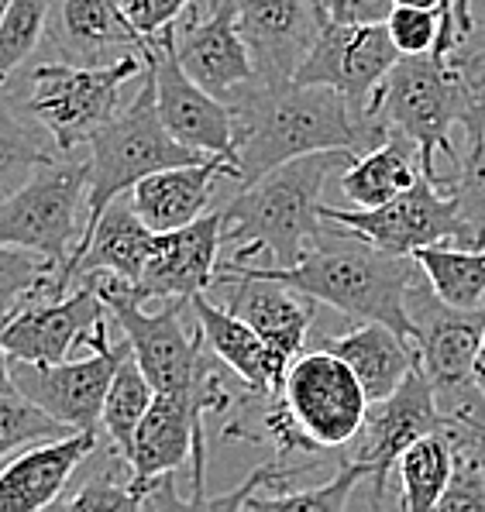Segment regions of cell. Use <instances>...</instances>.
I'll return each mask as SVG.
<instances>
[{"mask_svg": "<svg viewBox=\"0 0 485 512\" xmlns=\"http://www.w3.org/2000/svg\"><path fill=\"white\" fill-rule=\"evenodd\" d=\"M320 217L338 220V224L351 227L365 241L379 244V248L393 251V255H413V251L427 248V244H448V241L479 248L475 231L468 227L465 214L458 210V200L441 189V176H430L424 169H420L417 183L403 189L400 196H393L389 203H382V207L341 210L320 203Z\"/></svg>", "mask_w": 485, "mask_h": 512, "instance_id": "cell-11", "label": "cell"}, {"mask_svg": "<svg viewBox=\"0 0 485 512\" xmlns=\"http://www.w3.org/2000/svg\"><path fill=\"white\" fill-rule=\"evenodd\" d=\"M393 35H389L386 21L379 25H338V21H324L314 49L300 62L293 80L296 83H320L338 90L348 107L358 117H369V104L379 93L382 80L389 69L400 62Z\"/></svg>", "mask_w": 485, "mask_h": 512, "instance_id": "cell-12", "label": "cell"}, {"mask_svg": "<svg viewBox=\"0 0 485 512\" xmlns=\"http://www.w3.org/2000/svg\"><path fill=\"white\" fill-rule=\"evenodd\" d=\"M145 69V55H128L114 66L42 62L28 73L31 93L25 97V114L49 131L62 155H69L73 148L90 145V138L121 110V86Z\"/></svg>", "mask_w": 485, "mask_h": 512, "instance_id": "cell-8", "label": "cell"}, {"mask_svg": "<svg viewBox=\"0 0 485 512\" xmlns=\"http://www.w3.org/2000/svg\"><path fill=\"white\" fill-rule=\"evenodd\" d=\"M224 179L238 183V165L224 159V155H210L203 162L172 165V169H159L145 176L131 189V203L155 234L176 231V227H186L207 214L214 189Z\"/></svg>", "mask_w": 485, "mask_h": 512, "instance_id": "cell-22", "label": "cell"}, {"mask_svg": "<svg viewBox=\"0 0 485 512\" xmlns=\"http://www.w3.org/2000/svg\"><path fill=\"white\" fill-rule=\"evenodd\" d=\"M234 110V165L238 186H248L310 152L351 148L369 152L389 138L379 117H358L338 90L320 83H262L248 86Z\"/></svg>", "mask_w": 485, "mask_h": 512, "instance_id": "cell-1", "label": "cell"}, {"mask_svg": "<svg viewBox=\"0 0 485 512\" xmlns=\"http://www.w3.org/2000/svg\"><path fill=\"white\" fill-rule=\"evenodd\" d=\"M210 155L183 145L169 135L155 104V80L145 69V83L128 107H121L97 135L90 138V189H86V224L83 234L97 224V217L117 200L131 193L145 176L172 165L203 162Z\"/></svg>", "mask_w": 485, "mask_h": 512, "instance_id": "cell-5", "label": "cell"}, {"mask_svg": "<svg viewBox=\"0 0 485 512\" xmlns=\"http://www.w3.org/2000/svg\"><path fill=\"white\" fill-rule=\"evenodd\" d=\"M455 451H472L485 461V423H444Z\"/></svg>", "mask_w": 485, "mask_h": 512, "instance_id": "cell-41", "label": "cell"}, {"mask_svg": "<svg viewBox=\"0 0 485 512\" xmlns=\"http://www.w3.org/2000/svg\"><path fill=\"white\" fill-rule=\"evenodd\" d=\"M59 265L38 251L0 244V320L18 313L31 299H45L56 282Z\"/></svg>", "mask_w": 485, "mask_h": 512, "instance_id": "cell-32", "label": "cell"}, {"mask_svg": "<svg viewBox=\"0 0 485 512\" xmlns=\"http://www.w3.org/2000/svg\"><path fill=\"white\" fill-rule=\"evenodd\" d=\"M193 4L197 0H117L121 14L145 38V45L155 42L166 28H176L190 14Z\"/></svg>", "mask_w": 485, "mask_h": 512, "instance_id": "cell-39", "label": "cell"}, {"mask_svg": "<svg viewBox=\"0 0 485 512\" xmlns=\"http://www.w3.org/2000/svg\"><path fill=\"white\" fill-rule=\"evenodd\" d=\"M111 317L93 279H76L73 293L59 299H31L4 320V348L18 361L56 365L73 348H86L90 334Z\"/></svg>", "mask_w": 485, "mask_h": 512, "instance_id": "cell-17", "label": "cell"}, {"mask_svg": "<svg viewBox=\"0 0 485 512\" xmlns=\"http://www.w3.org/2000/svg\"><path fill=\"white\" fill-rule=\"evenodd\" d=\"M396 475H400V506L406 512H434L455 475V447L448 433H427L406 447L396 461Z\"/></svg>", "mask_w": 485, "mask_h": 512, "instance_id": "cell-27", "label": "cell"}, {"mask_svg": "<svg viewBox=\"0 0 485 512\" xmlns=\"http://www.w3.org/2000/svg\"><path fill=\"white\" fill-rule=\"evenodd\" d=\"M56 49L73 66H114L128 55H145V38L128 25L117 0H59Z\"/></svg>", "mask_w": 485, "mask_h": 512, "instance_id": "cell-23", "label": "cell"}, {"mask_svg": "<svg viewBox=\"0 0 485 512\" xmlns=\"http://www.w3.org/2000/svg\"><path fill=\"white\" fill-rule=\"evenodd\" d=\"M362 482H369V468L362 461L341 458L338 475L327 485L314 488H283V492H262L252 495L245 509H276V512H344L348 499Z\"/></svg>", "mask_w": 485, "mask_h": 512, "instance_id": "cell-31", "label": "cell"}, {"mask_svg": "<svg viewBox=\"0 0 485 512\" xmlns=\"http://www.w3.org/2000/svg\"><path fill=\"white\" fill-rule=\"evenodd\" d=\"M320 18L338 25H379L393 14L396 0H317Z\"/></svg>", "mask_w": 485, "mask_h": 512, "instance_id": "cell-40", "label": "cell"}, {"mask_svg": "<svg viewBox=\"0 0 485 512\" xmlns=\"http://www.w3.org/2000/svg\"><path fill=\"white\" fill-rule=\"evenodd\" d=\"M155 399V385L148 382L138 358L131 354V344L124 351L121 365L114 372V382L107 389V399H104V416H100V430L107 433L111 447L121 458L131 461V451H135V433L142 427L148 406Z\"/></svg>", "mask_w": 485, "mask_h": 512, "instance_id": "cell-29", "label": "cell"}, {"mask_svg": "<svg viewBox=\"0 0 485 512\" xmlns=\"http://www.w3.org/2000/svg\"><path fill=\"white\" fill-rule=\"evenodd\" d=\"M427 282L444 303L458 310L485 306V248L472 244H427L413 251Z\"/></svg>", "mask_w": 485, "mask_h": 512, "instance_id": "cell-28", "label": "cell"}, {"mask_svg": "<svg viewBox=\"0 0 485 512\" xmlns=\"http://www.w3.org/2000/svg\"><path fill=\"white\" fill-rule=\"evenodd\" d=\"M231 4L241 35L252 49L258 80H293L324 28L317 0H231Z\"/></svg>", "mask_w": 485, "mask_h": 512, "instance_id": "cell-20", "label": "cell"}, {"mask_svg": "<svg viewBox=\"0 0 485 512\" xmlns=\"http://www.w3.org/2000/svg\"><path fill=\"white\" fill-rule=\"evenodd\" d=\"M56 506L62 509H142L138 506V495L131 488V461L111 451V461L104 464L100 475H93L80 492L59 499Z\"/></svg>", "mask_w": 485, "mask_h": 512, "instance_id": "cell-35", "label": "cell"}, {"mask_svg": "<svg viewBox=\"0 0 485 512\" xmlns=\"http://www.w3.org/2000/svg\"><path fill=\"white\" fill-rule=\"evenodd\" d=\"M97 430H73L38 440L7 461L0 468V512H38L56 506L73 471L100 447Z\"/></svg>", "mask_w": 485, "mask_h": 512, "instance_id": "cell-21", "label": "cell"}, {"mask_svg": "<svg viewBox=\"0 0 485 512\" xmlns=\"http://www.w3.org/2000/svg\"><path fill=\"white\" fill-rule=\"evenodd\" d=\"M190 310L203 327L210 351L231 368V375L241 378L245 389L258 392V396H276L286 382L289 368L272 354L269 344L258 337L252 324H245L241 317H234L231 310H224L221 303H214L207 293H197L190 299Z\"/></svg>", "mask_w": 485, "mask_h": 512, "instance_id": "cell-24", "label": "cell"}, {"mask_svg": "<svg viewBox=\"0 0 485 512\" xmlns=\"http://www.w3.org/2000/svg\"><path fill=\"white\" fill-rule=\"evenodd\" d=\"M176 59L193 83L224 104H234L248 86L258 83L252 49L241 35L231 0H224L217 11H203V0L190 7V14L176 25Z\"/></svg>", "mask_w": 485, "mask_h": 512, "instance_id": "cell-16", "label": "cell"}, {"mask_svg": "<svg viewBox=\"0 0 485 512\" xmlns=\"http://www.w3.org/2000/svg\"><path fill=\"white\" fill-rule=\"evenodd\" d=\"M320 348L334 351L355 368L372 403L400 389L406 375L417 368V341L382 324V320H362L344 334L324 337Z\"/></svg>", "mask_w": 485, "mask_h": 512, "instance_id": "cell-25", "label": "cell"}, {"mask_svg": "<svg viewBox=\"0 0 485 512\" xmlns=\"http://www.w3.org/2000/svg\"><path fill=\"white\" fill-rule=\"evenodd\" d=\"M90 189V162H45L0 200V244L38 251L66 265L83 238L80 203Z\"/></svg>", "mask_w": 485, "mask_h": 512, "instance_id": "cell-9", "label": "cell"}, {"mask_svg": "<svg viewBox=\"0 0 485 512\" xmlns=\"http://www.w3.org/2000/svg\"><path fill=\"white\" fill-rule=\"evenodd\" d=\"M355 159L358 152L351 148L310 152L241 186L238 196L224 207V244L231 248V262H252L258 255L272 258L279 269L300 262L324 234V217H320L324 183Z\"/></svg>", "mask_w": 485, "mask_h": 512, "instance_id": "cell-3", "label": "cell"}, {"mask_svg": "<svg viewBox=\"0 0 485 512\" xmlns=\"http://www.w3.org/2000/svg\"><path fill=\"white\" fill-rule=\"evenodd\" d=\"M0 392H14L11 354H7V348H4V320H0Z\"/></svg>", "mask_w": 485, "mask_h": 512, "instance_id": "cell-42", "label": "cell"}, {"mask_svg": "<svg viewBox=\"0 0 485 512\" xmlns=\"http://www.w3.org/2000/svg\"><path fill=\"white\" fill-rule=\"evenodd\" d=\"M148 73L155 80V104L172 138L203 155H224L234 162V110L200 83L190 80L176 59V28H166L145 45Z\"/></svg>", "mask_w": 485, "mask_h": 512, "instance_id": "cell-14", "label": "cell"}, {"mask_svg": "<svg viewBox=\"0 0 485 512\" xmlns=\"http://www.w3.org/2000/svg\"><path fill=\"white\" fill-rule=\"evenodd\" d=\"M479 389H482V396H485V337H482V351H479Z\"/></svg>", "mask_w": 485, "mask_h": 512, "instance_id": "cell-44", "label": "cell"}, {"mask_svg": "<svg viewBox=\"0 0 485 512\" xmlns=\"http://www.w3.org/2000/svg\"><path fill=\"white\" fill-rule=\"evenodd\" d=\"M221 4H224V0H203V11H217Z\"/></svg>", "mask_w": 485, "mask_h": 512, "instance_id": "cell-45", "label": "cell"}, {"mask_svg": "<svg viewBox=\"0 0 485 512\" xmlns=\"http://www.w3.org/2000/svg\"><path fill=\"white\" fill-rule=\"evenodd\" d=\"M45 162H52V155L38 145V138L11 110L0 107V189L11 186L14 179L28 176V172H35Z\"/></svg>", "mask_w": 485, "mask_h": 512, "instance_id": "cell-36", "label": "cell"}, {"mask_svg": "<svg viewBox=\"0 0 485 512\" xmlns=\"http://www.w3.org/2000/svg\"><path fill=\"white\" fill-rule=\"evenodd\" d=\"M214 289L224 293V303H221L224 310H231L234 317L252 324L258 330V337L269 344L272 354H276L286 368L300 358L303 348H307L310 324H314L317 299L286 286V282L241 272L228 262L217 265Z\"/></svg>", "mask_w": 485, "mask_h": 512, "instance_id": "cell-18", "label": "cell"}, {"mask_svg": "<svg viewBox=\"0 0 485 512\" xmlns=\"http://www.w3.org/2000/svg\"><path fill=\"white\" fill-rule=\"evenodd\" d=\"M455 21H458V35L461 42H465L468 35H472V0H455Z\"/></svg>", "mask_w": 485, "mask_h": 512, "instance_id": "cell-43", "label": "cell"}, {"mask_svg": "<svg viewBox=\"0 0 485 512\" xmlns=\"http://www.w3.org/2000/svg\"><path fill=\"white\" fill-rule=\"evenodd\" d=\"M417 365L424 368L448 423H485V396L479 389V351L485 337V306L458 310L444 303L427 275L406 296Z\"/></svg>", "mask_w": 485, "mask_h": 512, "instance_id": "cell-6", "label": "cell"}, {"mask_svg": "<svg viewBox=\"0 0 485 512\" xmlns=\"http://www.w3.org/2000/svg\"><path fill=\"white\" fill-rule=\"evenodd\" d=\"M56 0H11L0 18V86L38 49Z\"/></svg>", "mask_w": 485, "mask_h": 512, "instance_id": "cell-33", "label": "cell"}, {"mask_svg": "<svg viewBox=\"0 0 485 512\" xmlns=\"http://www.w3.org/2000/svg\"><path fill=\"white\" fill-rule=\"evenodd\" d=\"M7 4H11V0H0V18H4V11H7Z\"/></svg>", "mask_w": 485, "mask_h": 512, "instance_id": "cell-46", "label": "cell"}, {"mask_svg": "<svg viewBox=\"0 0 485 512\" xmlns=\"http://www.w3.org/2000/svg\"><path fill=\"white\" fill-rule=\"evenodd\" d=\"M465 128V155H458V172L448 193L458 200V210L465 214L468 227L475 231L479 248L485 244V93L479 86L472 110L461 121Z\"/></svg>", "mask_w": 485, "mask_h": 512, "instance_id": "cell-30", "label": "cell"}, {"mask_svg": "<svg viewBox=\"0 0 485 512\" xmlns=\"http://www.w3.org/2000/svg\"><path fill=\"white\" fill-rule=\"evenodd\" d=\"M128 341L93 351L80 361H56V365H35V361L11 358L14 389L52 413L69 430H97L104 416V399L114 382Z\"/></svg>", "mask_w": 485, "mask_h": 512, "instance_id": "cell-15", "label": "cell"}, {"mask_svg": "<svg viewBox=\"0 0 485 512\" xmlns=\"http://www.w3.org/2000/svg\"><path fill=\"white\" fill-rule=\"evenodd\" d=\"M444 413L437 406V396L430 389L424 368H413L406 375V382L396 392H389L386 399H375L365 416V427L358 430V437L348 444L344 458L362 461L369 468L372 482V502L375 509L386 506L389 492V471H396V461L410 444H417L427 433L444 430Z\"/></svg>", "mask_w": 485, "mask_h": 512, "instance_id": "cell-13", "label": "cell"}, {"mask_svg": "<svg viewBox=\"0 0 485 512\" xmlns=\"http://www.w3.org/2000/svg\"><path fill=\"white\" fill-rule=\"evenodd\" d=\"M279 399L317 451L348 447L365 427L372 406L355 368L320 344L314 351H303L289 365Z\"/></svg>", "mask_w": 485, "mask_h": 512, "instance_id": "cell-10", "label": "cell"}, {"mask_svg": "<svg viewBox=\"0 0 485 512\" xmlns=\"http://www.w3.org/2000/svg\"><path fill=\"white\" fill-rule=\"evenodd\" d=\"M224 244V210L203 214L193 224L155 234L135 296L148 299H193L210 293L217 279V255Z\"/></svg>", "mask_w": 485, "mask_h": 512, "instance_id": "cell-19", "label": "cell"}, {"mask_svg": "<svg viewBox=\"0 0 485 512\" xmlns=\"http://www.w3.org/2000/svg\"><path fill=\"white\" fill-rule=\"evenodd\" d=\"M80 279H93V286L100 289L107 310L117 320L124 341L131 344V354L138 358L155 392L197 389L210 368L217 365V354L210 351L203 327L197 320L190 330L183 324V310L190 306V299H166V310L148 313L135 289L117 275L97 272L80 275Z\"/></svg>", "mask_w": 485, "mask_h": 512, "instance_id": "cell-7", "label": "cell"}, {"mask_svg": "<svg viewBox=\"0 0 485 512\" xmlns=\"http://www.w3.org/2000/svg\"><path fill=\"white\" fill-rule=\"evenodd\" d=\"M437 512H485V461L472 451H455V475Z\"/></svg>", "mask_w": 485, "mask_h": 512, "instance_id": "cell-38", "label": "cell"}, {"mask_svg": "<svg viewBox=\"0 0 485 512\" xmlns=\"http://www.w3.org/2000/svg\"><path fill=\"white\" fill-rule=\"evenodd\" d=\"M482 93H485V83H482Z\"/></svg>", "mask_w": 485, "mask_h": 512, "instance_id": "cell-47", "label": "cell"}, {"mask_svg": "<svg viewBox=\"0 0 485 512\" xmlns=\"http://www.w3.org/2000/svg\"><path fill=\"white\" fill-rule=\"evenodd\" d=\"M479 86L482 83L472 80L468 66L455 55H400L372 97L369 114L379 117L389 131L417 141L424 172L437 176V155H451L458 162L451 131L472 110Z\"/></svg>", "mask_w": 485, "mask_h": 512, "instance_id": "cell-4", "label": "cell"}, {"mask_svg": "<svg viewBox=\"0 0 485 512\" xmlns=\"http://www.w3.org/2000/svg\"><path fill=\"white\" fill-rule=\"evenodd\" d=\"M420 169L424 162H420L417 141L389 131L386 141L362 152L341 172V193L348 196L351 207H382L417 183Z\"/></svg>", "mask_w": 485, "mask_h": 512, "instance_id": "cell-26", "label": "cell"}, {"mask_svg": "<svg viewBox=\"0 0 485 512\" xmlns=\"http://www.w3.org/2000/svg\"><path fill=\"white\" fill-rule=\"evenodd\" d=\"M327 224L331 227H324V234L314 241V248L296 265H289V269L231 262V258L228 265L241 272L286 282V286L300 289V293H307L317 303L344 313L355 324L382 320V324L400 330V334L413 337L406 296L424 279V269L417 265V258L393 255V251L365 241L362 234L338 224V220H327Z\"/></svg>", "mask_w": 485, "mask_h": 512, "instance_id": "cell-2", "label": "cell"}, {"mask_svg": "<svg viewBox=\"0 0 485 512\" xmlns=\"http://www.w3.org/2000/svg\"><path fill=\"white\" fill-rule=\"evenodd\" d=\"M62 433H73L66 423H59L52 413H45L38 403H31L28 396L14 392H0V464H7L14 451L31 447L38 440H52Z\"/></svg>", "mask_w": 485, "mask_h": 512, "instance_id": "cell-34", "label": "cell"}, {"mask_svg": "<svg viewBox=\"0 0 485 512\" xmlns=\"http://www.w3.org/2000/svg\"><path fill=\"white\" fill-rule=\"evenodd\" d=\"M386 28L403 55H424V52H434L437 42H441L444 18H441V11L396 4L393 14L386 18Z\"/></svg>", "mask_w": 485, "mask_h": 512, "instance_id": "cell-37", "label": "cell"}]
</instances>
